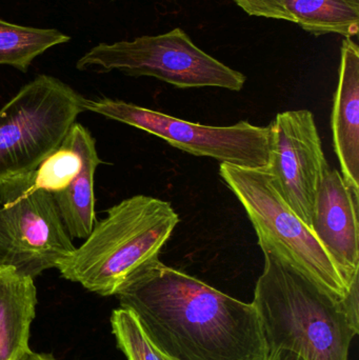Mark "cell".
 I'll list each match as a JSON object with an SVG mask.
<instances>
[{"instance_id":"obj_1","label":"cell","mask_w":359,"mask_h":360,"mask_svg":"<svg viewBox=\"0 0 359 360\" xmlns=\"http://www.w3.org/2000/svg\"><path fill=\"white\" fill-rule=\"evenodd\" d=\"M115 296L171 360H267L254 304L240 302L160 260L128 279Z\"/></svg>"},{"instance_id":"obj_2","label":"cell","mask_w":359,"mask_h":360,"mask_svg":"<svg viewBox=\"0 0 359 360\" xmlns=\"http://www.w3.org/2000/svg\"><path fill=\"white\" fill-rule=\"evenodd\" d=\"M252 304L261 321L268 352L285 349L305 360H348L358 332L341 300L310 281L269 250Z\"/></svg>"},{"instance_id":"obj_3","label":"cell","mask_w":359,"mask_h":360,"mask_svg":"<svg viewBox=\"0 0 359 360\" xmlns=\"http://www.w3.org/2000/svg\"><path fill=\"white\" fill-rule=\"evenodd\" d=\"M179 217L168 201L135 195L110 207L84 243L63 258L57 270L67 281L103 296L159 260Z\"/></svg>"},{"instance_id":"obj_4","label":"cell","mask_w":359,"mask_h":360,"mask_svg":"<svg viewBox=\"0 0 359 360\" xmlns=\"http://www.w3.org/2000/svg\"><path fill=\"white\" fill-rule=\"evenodd\" d=\"M219 175L246 210L261 249L269 250L337 300L348 289L312 229L289 207L267 169L221 164Z\"/></svg>"},{"instance_id":"obj_5","label":"cell","mask_w":359,"mask_h":360,"mask_svg":"<svg viewBox=\"0 0 359 360\" xmlns=\"http://www.w3.org/2000/svg\"><path fill=\"white\" fill-rule=\"evenodd\" d=\"M79 93L39 75L0 110V180L33 172L56 151L86 111Z\"/></svg>"},{"instance_id":"obj_6","label":"cell","mask_w":359,"mask_h":360,"mask_svg":"<svg viewBox=\"0 0 359 360\" xmlns=\"http://www.w3.org/2000/svg\"><path fill=\"white\" fill-rule=\"evenodd\" d=\"M79 71L150 76L179 89L213 88L240 91L246 76L223 65L194 44L181 27L131 41L99 44L76 63Z\"/></svg>"},{"instance_id":"obj_7","label":"cell","mask_w":359,"mask_h":360,"mask_svg":"<svg viewBox=\"0 0 359 360\" xmlns=\"http://www.w3.org/2000/svg\"><path fill=\"white\" fill-rule=\"evenodd\" d=\"M52 194L35 171L0 180V269L35 278L73 250Z\"/></svg>"},{"instance_id":"obj_8","label":"cell","mask_w":359,"mask_h":360,"mask_svg":"<svg viewBox=\"0 0 359 360\" xmlns=\"http://www.w3.org/2000/svg\"><path fill=\"white\" fill-rule=\"evenodd\" d=\"M84 110L155 135L194 156L240 168H269L271 134L268 127L248 122L229 127L204 126L111 98H86Z\"/></svg>"},{"instance_id":"obj_9","label":"cell","mask_w":359,"mask_h":360,"mask_svg":"<svg viewBox=\"0 0 359 360\" xmlns=\"http://www.w3.org/2000/svg\"><path fill=\"white\" fill-rule=\"evenodd\" d=\"M271 156L267 169L294 213L311 228L316 197L329 171L313 114L278 113L268 127Z\"/></svg>"},{"instance_id":"obj_10","label":"cell","mask_w":359,"mask_h":360,"mask_svg":"<svg viewBox=\"0 0 359 360\" xmlns=\"http://www.w3.org/2000/svg\"><path fill=\"white\" fill-rule=\"evenodd\" d=\"M359 194L329 169L316 197L311 229L349 289L359 277Z\"/></svg>"},{"instance_id":"obj_11","label":"cell","mask_w":359,"mask_h":360,"mask_svg":"<svg viewBox=\"0 0 359 360\" xmlns=\"http://www.w3.org/2000/svg\"><path fill=\"white\" fill-rule=\"evenodd\" d=\"M331 128L341 175L359 194V48L351 38L341 46Z\"/></svg>"},{"instance_id":"obj_12","label":"cell","mask_w":359,"mask_h":360,"mask_svg":"<svg viewBox=\"0 0 359 360\" xmlns=\"http://www.w3.org/2000/svg\"><path fill=\"white\" fill-rule=\"evenodd\" d=\"M65 143L77 152L81 169L67 188L53 194L63 224L71 238L84 239L96 224L94 177L101 160L88 129L73 124Z\"/></svg>"},{"instance_id":"obj_13","label":"cell","mask_w":359,"mask_h":360,"mask_svg":"<svg viewBox=\"0 0 359 360\" xmlns=\"http://www.w3.org/2000/svg\"><path fill=\"white\" fill-rule=\"evenodd\" d=\"M37 291L32 277L0 269V360H17L29 348Z\"/></svg>"},{"instance_id":"obj_14","label":"cell","mask_w":359,"mask_h":360,"mask_svg":"<svg viewBox=\"0 0 359 360\" xmlns=\"http://www.w3.org/2000/svg\"><path fill=\"white\" fill-rule=\"evenodd\" d=\"M282 4L291 22L314 35L358 34L359 0H282Z\"/></svg>"},{"instance_id":"obj_15","label":"cell","mask_w":359,"mask_h":360,"mask_svg":"<svg viewBox=\"0 0 359 360\" xmlns=\"http://www.w3.org/2000/svg\"><path fill=\"white\" fill-rule=\"evenodd\" d=\"M70 40V36L58 30L25 27L0 19V65L25 73L36 57Z\"/></svg>"},{"instance_id":"obj_16","label":"cell","mask_w":359,"mask_h":360,"mask_svg":"<svg viewBox=\"0 0 359 360\" xmlns=\"http://www.w3.org/2000/svg\"><path fill=\"white\" fill-rule=\"evenodd\" d=\"M112 331L118 348L128 360H164L148 338L137 317L128 309H116L111 316Z\"/></svg>"},{"instance_id":"obj_17","label":"cell","mask_w":359,"mask_h":360,"mask_svg":"<svg viewBox=\"0 0 359 360\" xmlns=\"http://www.w3.org/2000/svg\"><path fill=\"white\" fill-rule=\"evenodd\" d=\"M80 169V156L63 141V145L38 167L35 171L36 182L38 186L53 195L67 188Z\"/></svg>"},{"instance_id":"obj_18","label":"cell","mask_w":359,"mask_h":360,"mask_svg":"<svg viewBox=\"0 0 359 360\" xmlns=\"http://www.w3.org/2000/svg\"><path fill=\"white\" fill-rule=\"evenodd\" d=\"M233 1L250 16L290 21V17L285 10L282 0H233Z\"/></svg>"},{"instance_id":"obj_19","label":"cell","mask_w":359,"mask_h":360,"mask_svg":"<svg viewBox=\"0 0 359 360\" xmlns=\"http://www.w3.org/2000/svg\"><path fill=\"white\" fill-rule=\"evenodd\" d=\"M358 279L350 285L347 295L341 300L344 312L347 316L348 321L352 327L359 332V315H358Z\"/></svg>"},{"instance_id":"obj_20","label":"cell","mask_w":359,"mask_h":360,"mask_svg":"<svg viewBox=\"0 0 359 360\" xmlns=\"http://www.w3.org/2000/svg\"><path fill=\"white\" fill-rule=\"evenodd\" d=\"M267 360H305L301 355L296 354L292 351L285 350V349H280V350L275 351V352L270 353Z\"/></svg>"},{"instance_id":"obj_21","label":"cell","mask_w":359,"mask_h":360,"mask_svg":"<svg viewBox=\"0 0 359 360\" xmlns=\"http://www.w3.org/2000/svg\"><path fill=\"white\" fill-rule=\"evenodd\" d=\"M17 360H56L48 355L39 354V353L33 352V351L27 349L20 357Z\"/></svg>"},{"instance_id":"obj_22","label":"cell","mask_w":359,"mask_h":360,"mask_svg":"<svg viewBox=\"0 0 359 360\" xmlns=\"http://www.w3.org/2000/svg\"><path fill=\"white\" fill-rule=\"evenodd\" d=\"M164 360H171V359H167V357H164Z\"/></svg>"}]
</instances>
